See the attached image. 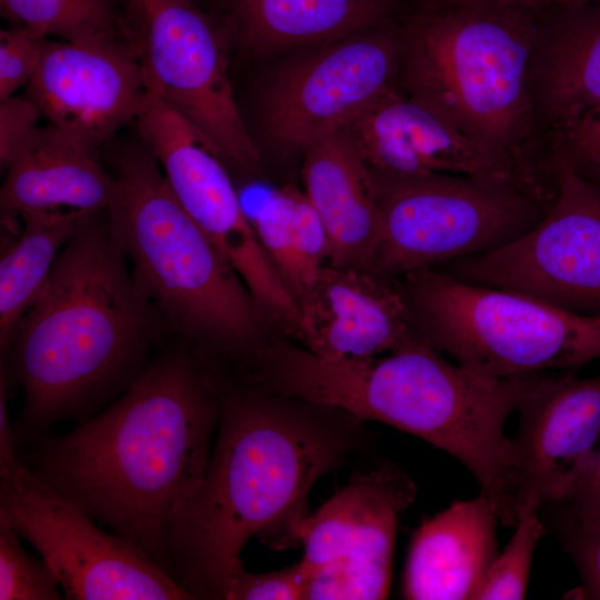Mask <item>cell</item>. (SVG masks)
Listing matches in <instances>:
<instances>
[{
    "mask_svg": "<svg viewBox=\"0 0 600 600\" xmlns=\"http://www.w3.org/2000/svg\"><path fill=\"white\" fill-rule=\"evenodd\" d=\"M220 398L209 367L191 349L170 348L101 413L27 444L20 457L172 577L171 521L208 466Z\"/></svg>",
    "mask_w": 600,
    "mask_h": 600,
    "instance_id": "cell-1",
    "label": "cell"
},
{
    "mask_svg": "<svg viewBox=\"0 0 600 600\" xmlns=\"http://www.w3.org/2000/svg\"><path fill=\"white\" fill-rule=\"evenodd\" d=\"M360 422L252 383L221 386L208 466L171 521L172 577L193 599L224 600L253 534L277 549L296 546L311 487L352 452Z\"/></svg>",
    "mask_w": 600,
    "mask_h": 600,
    "instance_id": "cell-2",
    "label": "cell"
},
{
    "mask_svg": "<svg viewBox=\"0 0 600 600\" xmlns=\"http://www.w3.org/2000/svg\"><path fill=\"white\" fill-rule=\"evenodd\" d=\"M99 213L63 247L1 354L9 382L23 389L19 447L62 420L89 419L150 363L160 316Z\"/></svg>",
    "mask_w": 600,
    "mask_h": 600,
    "instance_id": "cell-3",
    "label": "cell"
},
{
    "mask_svg": "<svg viewBox=\"0 0 600 600\" xmlns=\"http://www.w3.org/2000/svg\"><path fill=\"white\" fill-rule=\"evenodd\" d=\"M542 373L488 377L450 362L421 337L367 359L306 353L292 386L304 401L390 424L451 454L504 522L513 464L504 426Z\"/></svg>",
    "mask_w": 600,
    "mask_h": 600,
    "instance_id": "cell-4",
    "label": "cell"
},
{
    "mask_svg": "<svg viewBox=\"0 0 600 600\" xmlns=\"http://www.w3.org/2000/svg\"><path fill=\"white\" fill-rule=\"evenodd\" d=\"M402 33L407 94L424 103L551 197L537 153L530 71L537 12L482 0H431Z\"/></svg>",
    "mask_w": 600,
    "mask_h": 600,
    "instance_id": "cell-5",
    "label": "cell"
},
{
    "mask_svg": "<svg viewBox=\"0 0 600 600\" xmlns=\"http://www.w3.org/2000/svg\"><path fill=\"white\" fill-rule=\"evenodd\" d=\"M109 228L160 318L193 347L240 360L258 349L264 314L247 286L171 191L147 149L119 154Z\"/></svg>",
    "mask_w": 600,
    "mask_h": 600,
    "instance_id": "cell-6",
    "label": "cell"
},
{
    "mask_svg": "<svg viewBox=\"0 0 600 600\" xmlns=\"http://www.w3.org/2000/svg\"><path fill=\"white\" fill-rule=\"evenodd\" d=\"M397 283L420 333L474 372L504 378L571 371L600 359V317L436 269L410 272Z\"/></svg>",
    "mask_w": 600,
    "mask_h": 600,
    "instance_id": "cell-7",
    "label": "cell"
},
{
    "mask_svg": "<svg viewBox=\"0 0 600 600\" xmlns=\"http://www.w3.org/2000/svg\"><path fill=\"white\" fill-rule=\"evenodd\" d=\"M371 172L382 217L373 272L389 280L507 246L552 202L518 186L461 174Z\"/></svg>",
    "mask_w": 600,
    "mask_h": 600,
    "instance_id": "cell-8",
    "label": "cell"
},
{
    "mask_svg": "<svg viewBox=\"0 0 600 600\" xmlns=\"http://www.w3.org/2000/svg\"><path fill=\"white\" fill-rule=\"evenodd\" d=\"M0 513L51 567L69 600H190L140 548L93 518L21 459L0 468Z\"/></svg>",
    "mask_w": 600,
    "mask_h": 600,
    "instance_id": "cell-9",
    "label": "cell"
},
{
    "mask_svg": "<svg viewBox=\"0 0 600 600\" xmlns=\"http://www.w3.org/2000/svg\"><path fill=\"white\" fill-rule=\"evenodd\" d=\"M549 161L556 193L532 229L499 249L434 269L466 283L600 317V188L558 153L551 152Z\"/></svg>",
    "mask_w": 600,
    "mask_h": 600,
    "instance_id": "cell-10",
    "label": "cell"
},
{
    "mask_svg": "<svg viewBox=\"0 0 600 600\" xmlns=\"http://www.w3.org/2000/svg\"><path fill=\"white\" fill-rule=\"evenodd\" d=\"M134 122L174 197L228 259L264 317L286 332L298 331L300 308L263 251L212 141L147 90Z\"/></svg>",
    "mask_w": 600,
    "mask_h": 600,
    "instance_id": "cell-11",
    "label": "cell"
},
{
    "mask_svg": "<svg viewBox=\"0 0 600 600\" xmlns=\"http://www.w3.org/2000/svg\"><path fill=\"white\" fill-rule=\"evenodd\" d=\"M144 31L140 52L146 90L183 116L246 173L260 156L238 108L224 39L192 0H138Z\"/></svg>",
    "mask_w": 600,
    "mask_h": 600,
    "instance_id": "cell-12",
    "label": "cell"
},
{
    "mask_svg": "<svg viewBox=\"0 0 600 600\" xmlns=\"http://www.w3.org/2000/svg\"><path fill=\"white\" fill-rule=\"evenodd\" d=\"M416 496L404 472L379 467L353 478L293 532L306 600H378L389 596L398 521Z\"/></svg>",
    "mask_w": 600,
    "mask_h": 600,
    "instance_id": "cell-13",
    "label": "cell"
},
{
    "mask_svg": "<svg viewBox=\"0 0 600 600\" xmlns=\"http://www.w3.org/2000/svg\"><path fill=\"white\" fill-rule=\"evenodd\" d=\"M387 22L324 43L281 68L260 102L268 136L303 151L347 128L389 91L401 64L402 36Z\"/></svg>",
    "mask_w": 600,
    "mask_h": 600,
    "instance_id": "cell-14",
    "label": "cell"
},
{
    "mask_svg": "<svg viewBox=\"0 0 600 600\" xmlns=\"http://www.w3.org/2000/svg\"><path fill=\"white\" fill-rule=\"evenodd\" d=\"M509 509L512 526L527 512L563 501L600 439V374L544 372L520 403Z\"/></svg>",
    "mask_w": 600,
    "mask_h": 600,
    "instance_id": "cell-15",
    "label": "cell"
},
{
    "mask_svg": "<svg viewBox=\"0 0 600 600\" xmlns=\"http://www.w3.org/2000/svg\"><path fill=\"white\" fill-rule=\"evenodd\" d=\"M144 93L139 58L109 37L49 41L27 84L50 124L93 150L136 120Z\"/></svg>",
    "mask_w": 600,
    "mask_h": 600,
    "instance_id": "cell-16",
    "label": "cell"
},
{
    "mask_svg": "<svg viewBox=\"0 0 600 600\" xmlns=\"http://www.w3.org/2000/svg\"><path fill=\"white\" fill-rule=\"evenodd\" d=\"M346 129L372 171L399 177L461 174L518 186L547 200L511 164L424 103L392 88Z\"/></svg>",
    "mask_w": 600,
    "mask_h": 600,
    "instance_id": "cell-17",
    "label": "cell"
},
{
    "mask_svg": "<svg viewBox=\"0 0 600 600\" xmlns=\"http://www.w3.org/2000/svg\"><path fill=\"white\" fill-rule=\"evenodd\" d=\"M300 341L332 360L367 359L423 337L396 280L327 264L299 303Z\"/></svg>",
    "mask_w": 600,
    "mask_h": 600,
    "instance_id": "cell-18",
    "label": "cell"
},
{
    "mask_svg": "<svg viewBox=\"0 0 600 600\" xmlns=\"http://www.w3.org/2000/svg\"><path fill=\"white\" fill-rule=\"evenodd\" d=\"M304 192L329 238V263L373 272L382 217L371 169L344 128L303 150Z\"/></svg>",
    "mask_w": 600,
    "mask_h": 600,
    "instance_id": "cell-19",
    "label": "cell"
},
{
    "mask_svg": "<svg viewBox=\"0 0 600 600\" xmlns=\"http://www.w3.org/2000/svg\"><path fill=\"white\" fill-rule=\"evenodd\" d=\"M499 517L482 493L458 500L427 519L411 539L402 596L411 600H466L498 553Z\"/></svg>",
    "mask_w": 600,
    "mask_h": 600,
    "instance_id": "cell-20",
    "label": "cell"
},
{
    "mask_svg": "<svg viewBox=\"0 0 600 600\" xmlns=\"http://www.w3.org/2000/svg\"><path fill=\"white\" fill-rule=\"evenodd\" d=\"M0 191L1 222L17 236L24 212L74 209L107 211L116 181L104 171L96 150L61 129L40 127L34 138L6 170Z\"/></svg>",
    "mask_w": 600,
    "mask_h": 600,
    "instance_id": "cell-21",
    "label": "cell"
},
{
    "mask_svg": "<svg viewBox=\"0 0 600 600\" xmlns=\"http://www.w3.org/2000/svg\"><path fill=\"white\" fill-rule=\"evenodd\" d=\"M539 24L530 82L536 113L556 136L600 104V1L548 11Z\"/></svg>",
    "mask_w": 600,
    "mask_h": 600,
    "instance_id": "cell-22",
    "label": "cell"
},
{
    "mask_svg": "<svg viewBox=\"0 0 600 600\" xmlns=\"http://www.w3.org/2000/svg\"><path fill=\"white\" fill-rule=\"evenodd\" d=\"M240 42L256 51L324 44L389 21L394 0H224Z\"/></svg>",
    "mask_w": 600,
    "mask_h": 600,
    "instance_id": "cell-23",
    "label": "cell"
},
{
    "mask_svg": "<svg viewBox=\"0 0 600 600\" xmlns=\"http://www.w3.org/2000/svg\"><path fill=\"white\" fill-rule=\"evenodd\" d=\"M92 213L74 209L38 210L20 216L22 226L0 260V349L3 354L23 314L34 303L54 262Z\"/></svg>",
    "mask_w": 600,
    "mask_h": 600,
    "instance_id": "cell-24",
    "label": "cell"
},
{
    "mask_svg": "<svg viewBox=\"0 0 600 600\" xmlns=\"http://www.w3.org/2000/svg\"><path fill=\"white\" fill-rule=\"evenodd\" d=\"M3 16L18 27L64 41L116 38L111 0H0Z\"/></svg>",
    "mask_w": 600,
    "mask_h": 600,
    "instance_id": "cell-25",
    "label": "cell"
},
{
    "mask_svg": "<svg viewBox=\"0 0 600 600\" xmlns=\"http://www.w3.org/2000/svg\"><path fill=\"white\" fill-rule=\"evenodd\" d=\"M516 531L502 552H498L489 564L474 596L476 600L524 599L539 539L544 524L538 511L521 514Z\"/></svg>",
    "mask_w": 600,
    "mask_h": 600,
    "instance_id": "cell-26",
    "label": "cell"
},
{
    "mask_svg": "<svg viewBox=\"0 0 600 600\" xmlns=\"http://www.w3.org/2000/svg\"><path fill=\"white\" fill-rule=\"evenodd\" d=\"M20 534L0 513V600H60L59 580L46 560L20 543Z\"/></svg>",
    "mask_w": 600,
    "mask_h": 600,
    "instance_id": "cell-27",
    "label": "cell"
},
{
    "mask_svg": "<svg viewBox=\"0 0 600 600\" xmlns=\"http://www.w3.org/2000/svg\"><path fill=\"white\" fill-rule=\"evenodd\" d=\"M293 262L290 292L299 306L329 263L326 228L306 192L300 189H297L294 198Z\"/></svg>",
    "mask_w": 600,
    "mask_h": 600,
    "instance_id": "cell-28",
    "label": "cell"
},
{
    "mask_svg": "<svg viewBox=\"0 0 600 600\" xmlns=\"http://www.w3.org/2000/svg\"><path fill=\"white\" fill-rule=\"evenodd\" d=\"M297 187L274 190L250 219L259 242L290 292L293 279V211ZM291 293V292H290Z\"/></svg>",
    "mask_w": 600,
    "mask_h": 600,
    "instance_id": "cell-29",
    "label": "cell"
},
{
    "mask_svg": "<svg viewBox=\"0 0 600 600\" xmlns=\"http://www.w3.org/2000/svg\"><path fill=\"white\" fill-rule=\"evenodd\" d=\"M49 41L27 28L0 32V101L10 98L36 73Z\"/></svg>",
    "mask_w": 600,
    "mask_h": 600,
    "instance_id": "cell-30",
    "label": "cell"
},
{
    "mask_svg": "<svg viewBox=\"0 0 600 600\" xmlns=\"http://www.w3.org/2000/svg\"><path fill=\"white\" fill-rule=\"evenodd\" d=\"M307 596L303 570L299 562L266 573H252L236 566L224 600H302Z\"/></svg>",
    "mask_w": 600,
    "mask_h": 600,
    "instance_id": "cell-31",
    "label": "cell"
},
{
    "mask_svg": "<svg viewBox=\"0 0 600 600\" xmlns=\"http://www.w3.org/2000/svg\"><path fill=\"white\" fill-rule=\"evenodd\" d=\"M556 531L581 577L583 596L600 600V519L580 523L558 514Z\"/></svg>",
    "mask_w": 600,
    "mask_h": 600,
    "instance_id": "cell-32",
    "label": "cell"
},
{
    "mask_svg": "<svg viewBox=\"0 0 600 600\" xmlns=\"http://www.w3.org/2000/svg\"><path fill=\"white\" fill-rule=\"evenodd\" d=\"M578 170L600 169V104L554 136L552 151Z\"/></svg>",
    "mask_w": 600,
    "mask_h": 600,
    "instance_id": "cell-33",
    "label": "cell"
},
{
    "mask_svg": "<svg viewBox=\"0 0 600 600\" xmlns=\"http://www.w3.org/2000/svg\"><path fill=\"white\" fill-rule=\"evenodd\" d=\"M41 116L29 98L10 97L0 103V166L8 167L27 148L39 130Z\"/></svg>",
    "mask_w": 600,
    "mask_h": 600,
    "instance_id": "cell-34",
    "label": "cell"
},
{
    "mask_svg": "<svg viewBox=\"0 0 600 600\" xmlns=\"http://www.w3.org/2000/svg\"><path fill=\"white\" fill-rule=\"evenodd\" d=\"M559 513L580 523L600 519V446L582 472L570 494L561 502Z\"/></svg>",
    "mask_w": 600,
    "mask_h": 600,
    "instance_id": "cell-35",
    "label": "cell"
},
{
    "mask_svg": "<svg viewBox=\"0 0 600 600\" xmlns=\"http://www.w3.org/2000/svg\"><path fill=\"white\" fill-rule=\"evenodd\" d=\"M482 1L541 13V12H548L551 10L567 8V7H574V6H581V4L592 3V2H599L600 0H482Z\"/></svg>",
    "mask_w": 600,
    "mask_h": 600,
    "instance_id": "cell-36",
    "label": "cell"
},
{
    "mask_svg": "<svg viewBox=\"0 0 600 600\" xmlns=\"http://www.w3.org/2000/svg\"><path fill=\"white\" fill-rule=\"evenodd\" d=\"M578 171H580L587 179H589L591 182H593L596 186L600 188V169L578 170Z\"/></svg>",
    "mask_w": 600,
    "mask_h": 600,
    "instance_id": "cell-37",
    "label": "cell"
}]
</instances>
